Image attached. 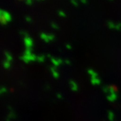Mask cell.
<instances>
[{"mask_svg": "<svg viewBox=\"0 0 121 121\" xmlns=\"http://www.w3.org/2000/svg\"><path fill=\"white\" fill-rule=\"evenodd\" d=\"M16 118V115L14 111H9L8 116L5 118V121H12Z\"/></svg>", "mask_w": 121, "mask_h": 121, "instance_id": "2", "label": "cell"}, {"mask_svg": "<svg viewBox=\"0 0 121 121\" xmlns=\"http://www.w3.org/2000/svg\"><path fill=\"white\" fill-rule=\"evenodd\" d=\"M20 34L22 35H24L25 36V37H26L27 36V32H24V31H22V32H20Z\"/></svg>", "mask_w": 121, "mask_h": 121, "instance_id": "7", "label": "cell"}, {"mask_svg": "<svg viewBox=\"0 0 121 121\" xmlns=\"http://www.w3.org/2000/svg\"><path fill=\"white\" fill-rule=\"evenodd\" d=\"M24 43L25 46L26 47V48H31V47H32V45H33L32 40L30 39L29 36L24 37Z\"/></svg>", "mask_w": 121, "mask_h": 121, "instance_id": "1", "label": "cell"}, {"mask_svg": "<svg viewBox=\"0 0 121 121\" xmlns=\"http://www.w3.org/2000/svg\"><path fill=\"white\" fill-rule=\"evenodd\" d=\"M26 4L27 5H30L32 4V2L31 1H26Z\"/></svg>", "mask_w": 121, "mask_h": 121, "instance_id": "9", "label": "cell"}, {"mask_svg": "<svg viewBox=\"0 0 121 121\" xmlns=\"http://www.w3.org/2000/svg\"><path fill=\"white\" fill-rule=\"evenodd\" d=\"M26 20L27 21V22H31V20H32V19H31V18H30L29 16H26Z\"/></svg>", "mask_w": 121, "mask_h": 121, "instance_id": "6", "label": "cell"}, {"mask_svg": "<svg viewBox=\"0 0 121 121\" xmlns=\"http://www.w3.org/2000/svg\"><path fill=\"white\" fill-rule=\"evenodd\" d=\"M8 92V88L5 87H0V95H3Z\"/></svg>", "mask_w": 121, "mask_h": 121, "instance_id": "5", "label": "cell"}, {"mask_svg": "<svg viewBox=\"0 0 121 121\" xmlns=\"http://www.w3.org/2000/svg\"><path fill=\"white\" fill-rule=\"evenodd\" d=\"M3 67L5 69H9L12 67V62H9L8 60H5V59L4 61H3Z\"/></svg>", "mask_w": 121, "mask_h": 121, "instance_id": "3", "label": "cell"}, {"mask_svg": "<svg viewBox=\"0 0 121 121\" xmlns=\"http://www.w3.org/2000/svg\"><path fill=\"white\" fill-rule=\"evenodd\" d=\"M4 56L5 57V60H8L9 62H12L13 60V56L12 55V54L8 51H5Z\"/></svg>", "mask_w": 121, "mask_h": 121, "instance_id": "4", "label": "cell"}, {"mask_svg": "<svg viewBox=\"0 0 121 121\" xmlns=\"http://www.w3.org/2000/svg\"><path fill=\"white\" fill-rule=\"evenodd\" d=\"M3 11H4V9H2L0 8V19H1V16H2Z\"/></svg>", "mask_w": 121, "mask_h": 121, "instance_id": "8", "label": "cell"}]
</instances>
